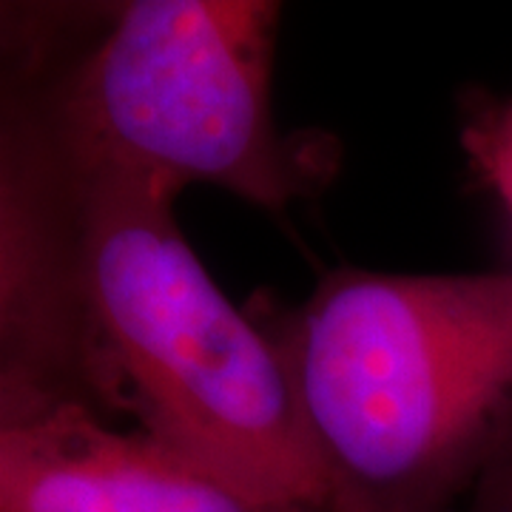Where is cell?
<instances>
[{
  "mask_svg": "<svg viewBox=\"0 0 512 512\" xmlns=\"http://www.w3.org/2000/svg\"><path fill=\"white\" fill-rule=\"evenodd\" d=\"M470 512H512V510H470Z\"/></svg>",
  "mask_w": 512,
  "mask_h": 512,
  "instance_id": "cell-9",
  "label": "cell"
},
{
  "mask_svg": "<svg viewBox=\"0 0 512 512\" xmlns=\"http://www.w3.org/2000/svg\"><path fill=\"white\" fill-rule=\"evenodd\" d=\"M74 185L83 319L143 430L251 495L322 512L274 333L205 271L174 220L177 194L126 177Z\"/></svg>",
  "mask_w": 512,
  "mask_h": 512,
  "instance_id": "cell-2",
  "label": "cell"
},
{
  "mask_svg": "<svg viewBox=\"0 0 512 512\" xmlns=\"http://www.w3.org/2000/svg\"><path fill=\"white\" fill-rule=\"evenodd\" d=\"M32 165L0 143V376L46 382L43 353L63 316V265Z\"/></svg>",
  "mask_w": 512,
  "mask_h": 512,
  "instance_id": "cell-5",
  "label": "cell"
},
{
  "mask_svg": "<svg viewBox=\"0 0 512 512\" xmlns=\"http://www.w3.org/2000/svg\"><path fill=\"white\" fill-rule=\"evenodd\" d=\"M493 470H498L495 476L512 487V447H504V450H501V456H498V461H495Z\"/></svg>",
  "mask_w": 512,
  "mask_h": 512,
  "instance_id": "cell-8",
  "label": "cell"
},
{
  "mask_svg": "<svg viewBox=\"0 0 512 512\" xmlns=\"http://www.w3.org/2000/svg\"><path fill=\"white\" fill-rule=\"evenodd\" d=\"M322 512H450L512 439V274H330L276 336Z\"/></svg>",
  "mask_w": 512,
  "mask_h": 512,
  "instance_id": "cell-1",
  "label": "cell"
},
{
  "mask_svg": "<svg viewBox=\"0 0 512 512\" xmlns=\"http://www.w3.org/2000/svg\"><path fill=\"white\" fill-rule=\"evenodd\" d=\"M276 29L268 0L126 3L63 103L74 180L208 183L268 211L311 194L319 148L276 128Z\"/></svg>",
  "mask_w": 512,
  "mask_h": 512,
  "instance_id": "cell-3",
  "label": "cell"
},
{
  "mask_svg": "<svg viewBox=\"0 0 512 512\" xmlns=\"http://www.w3.org/2000/svg\"><path fill=\"white\" fill-rule=\"evenodd\" d=\"M0 512H313L251 495L60 399L0 424Z\"/></svg>",
  "mask_w": 512,
  "mask_h": 512,
  "instance_id": "cell-4",
  "label": "cell"
},
{
  "mask_svg": "<svg viewBox=\"0 0 512 512\" xmlns=\"http://www.w3.org/2000/svg\"><path fill=\"white\" fill-rule=\"evenodd\" d=\"M464 148L478 177L512 217V97L478 109L464 128Z\"/></svg>",
  "mask_w": 512,
  "mask_h": 512,
  "instance_id": "cell-6",
  "label": "cell"
},
{
  "mask_svg": "<svg viewBox=\"0 0 512 512\" xmlns=\"http://www.w3.org/2000/svg\"><path fill=\"white\" fill-rule=\"evenodd\" d=\"M60 399L66 396H60L52 384L26 376H0V424L37 413Z\"/></svg>",
  "mask_w": 512,
  "mask_h": 512,
  "instance_id": "cell-7",
  "label": "cell"
}]
</instances>
